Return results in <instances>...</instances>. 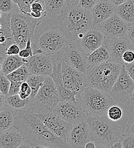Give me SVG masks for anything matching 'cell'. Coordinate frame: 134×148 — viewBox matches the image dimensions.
Segmentation results:
<instances>
[{
  "label": "cell",
  "instance_id": "obj_47",
  "mask_svg": "<svg viewBox=\"0 0 134 148\" xmlns=\"http://www.w3.org/2000/svg\"><path fill=\"white\" fill-rule=\"evenodd\" d=\"M110 1H111V2H113L114 4H115L116 6H118L120 5L124 2H126V1H129V0H109Z\"/></svg>",
  "mask_w": 134,
  "mask_h": 148
},
{
  "label": "cell",
  "instance_id": "obj_16",
  "mask_svg": "<svg viewBox=\"0 0 134 148\" xmlns=\"http://www.w3.org/2000/svg\"><path fill=\"white\" fill-rule=\"evenodd\" d=\"M104 39L103 33L99 29L93 27L82 38L73 42L84 53L89 56L103 44Z\"/></svg>",
  "mask_w": 134,
  "mask_h": 148
},
{
  "label": "cell",
  "instance_id": "obj_7",
  "mask_svg": "<svg viewBox=\"0 0 134 148\" xmlns=\"http://www.w3.org/2000/svg\"><path fill=\"white\" fill-rule=\"evenodd\" d=\"M58 27H46L32 42L34 54L43 53L53 56L60 53L69 43Z\"/></svg>",
  "mask_w": 134,
  "mask_h": 148
},
{
  "label": "cell",
  "instance_id": "obj_8",
  "mask_svg": "<svg viewBox=\"0 0 134 148\" xmlns=\"http://www.w3.org/2000/svg\"><path fill=\"white\" fill-rule=\"evenodd\" d=\"M61 101L57 87L51 76H47L43 86L32 100L35 112H53Z\"/></svg>",
  "mask_w": 134,
  "mask_h": 148
},
{
  "label": "cell",
  "instance_id": "obj_44",
  "mask_svg": "<svg viewBox=\"0 0 134 148\" xmlns=\"http://www.w3.org/2000/svg\"><path fill=\"white\" fill-rule=\"evenodd\" d=\"M126 36L134 45V23H130Z\"/></svg>",
  "mask_w": 134,
  "mask_h": 148
},
{
  "label": "cell",
  "instance_id": "obj_46",
  "mask_svg": "<svg viewBox=\"0 0 134 148\" xmlns=\"http://www.w3.org/2000/svg\"><path fill=\"white\" fill-rule=\"evenodd\" d=\"M96 148V143L93 141H89L85 145V148Z\"/></svg>",
  "mask_w": 134,
  "mask_h": 148
},
{
  "label": "cell",
  "instance_id": "obj_38",
  "mask_svg": "<svg viewBox=\"0 0 134 148\" xmlns=\"http://www.w3.org/2000/svg\"><path fill=\"white\" fill-rule=\"evenodd\" d=\"M100 0H80L79 5L82 8L90 10Z\"/></svg>",
  "mask_w": 134,
  "mask_h": 148
},
{
  "label": "cell",
  "instance_id": "obj_29",
  "mask_svg": "<svg viewBox=\"0 0 134 148\" xmlns=\"http://www.w3.org/2000/svg\"><path fill=\"white\" fill-rule=\"evenodd\" d=\"M47 76L30 74L26 80L32 88V95L29 97L33 100L37 94L39 89L43 86Z\"/></svg>",
  "mask_w": 134,
  "mask_h": 148
},
{
  "label": "cell",
  "instance_id": "obj_3",
  "mask_svg": "<svg viewBox=\"0 0 134 148\" xmlns=\"http://www.w3.org/2000/svg\"><path fill=\"white\" fill-rule=\"evenodd\" d=\"M91 138L96 148H111L122 137L121 128L110 120L107 113L99 116H87Z\"/></svg>",
  "mask_w": 134,
  "mask_h": 148
},
{
  "label": "cell",
  "instance_id": "obj_35",
  "mask_svg": "<svg viewBox=\"0 0 134 148\" xmlns=\"http://www.w3.org/2000/svg\"><path fill=\"white\" fill-rule=\"evenodd\" d=\"M32 42L33 40L31 39L28 40L27 42V45L25 49L20 50L19 55L21 58L28 59L32 56L34 55L33 49L32 46Z\"/></svg>",
  "mask_w": 134,
  "mask_h": 148
},
{
  "label": "cell",
  "instance_id": "obj_34",
  "mask_svg": "<svg viewBox=\"0 0 134 148\" xmlns=\"http://www.w3.org/2000/svg\"><path fill=\"white\" fill-rule=\"evenodd\" d=\"M11 84V81L6 75L1 73L0 75V91L2 94L8 96Z\"/></svg>",
  "mask_w": 134,
  "mask_h": 148
},
{
  "label": "cell",
  "instance_id": "obj_12",
  "mask_svg": "<svg viewBox=\"0 0 134 148\" xmlns=\"http://www.w3.org/2000/svg\"><path fill=\"white\" fill-rule=\"evenodd\" d=\"M53 112L73 125L86 120L87 117L79 101H60Z\"/></svg>",
  "mask_w": 134,
  "mask_h": 148
},
{
  "label": "cell",
  "instance_id": "obj_26",
  "mask_svg": "<svg viewBox=\"0 0 134 148\" xmlns=\"http://www.w3.org/2000/svg\"><path fill=\"white\" fill-rule=\"evenodd\" d=\"M5 105H7L9 108L19 112L32 107V100L30 98L22 99L19 94L13 96H7Z\"/></svg>",
  "mask_w": 134,
  "mask_h": 148
},
{
  "label": "cell",
  "instance_id": "obj_50",
  "mask_svg": "<svg viewBox=\"0 0 134 148\" xmlns=\"http://www.w3.org/2000/svg\"><path fill=\"white\" fill-rule=\"evenodd\" d=\"M133 1H134V0H133Z\"/></svg>",
  "mask_w": 134,
  "mask_h": 148
},
{
  "label": "cell",
  "instance_id": "obj_4",
  "mask_svg": "<svg viewBox=\"0 0 134 148\" xmlns=\"http://www.w3.org/2000/svg\"><path fill=\"white\" fill-rule=\"evenodd\" d=\"M123 67L111 60L89 66L86 74L88 86L109 93Z\"/></svg>",
  "mask_w": 134,
  "mask_h": 148
},
{
  "label": "cell",
  "instance_id": "obj_37",
  "mask_svg": "<svg viewBox=\"0 0 134 148\" xmlns=\"http://www.w3.org/2000/svg\"><path fill=\"white\" fill-rule=\"evenodd\" d=\"M19 95L22 99H26L30 97L32 95V88L26 81L22 83Z\"/></svg>",
  "mask_w": 134,
  "mask_h": 148
},
{
  "label": "cell",
  "instance_id": "obj_6",
  "mask_svg": "<svg viewBox=\"0 0 134 148\" xmlns=\"http://www.w3.org/2000/svg\"><path fill=\"white\" fill-rule=\"evenodd\" d=\"M43 19L34 18L25 14L18 6L12 13V30L15 42L21 50L25 48L28 40H33L36 28Z\"/></svg>",
  "mask_w": 134,
  "mask_h": 148
},
{
  "label": "cell",
  "instance_id": "obj_42",
  "mask_svg": "<svg viewBox=\"0 0 134 148\" xmlns=\"http://www.w3.org/2000/svg\"><path fill=\"white\" fill-rule=\"evenodd\" d=\"M126 133L134 136V115L130 117L128 121Z\"/></svg>",
  "mask_w": 134,
  "mask_h": 148
},
{
  "label": "cell",
  "instance_id": "obj_22",
  "mask_svg": "<svg viewBox=\"0 0 134 148\" xmlns=\"http://www.w3.org/2000/svg\"><path fill=\"white\" fill-rule=\"evenodd\" d=\"M25 144L21 133L14 127L1 132L0 148H21Z\"/></svg>",
  "mask_w": 134,
  "mask_h": 148
},
{
  "label": "cell",
  "instance_id": "obj_40",
  "mask_svg": "<svg viewBox=\"0 0 134 148\" xmlns=\"http://www.w3.org/2000/svg\"><path fill=\"white\" fill-rule=\"evenodd\" d=\"M21 49L19 46L16 43H13L10 45L6 51V56H16L19 55Z\"/></svg>",
  "mask_w": 134,
  "mask_h": 148
},
{
  "label": "cell",
  "instance_id": "obj_15",
  "mask_svg": "<svg viewBox=\"0 0 134 148\" xmlns=\"http://www.w3.org/2000/svg\"><path fill=\"white\" fill-rule=\"evenodd\" d=\"M54 64V60L53 56L41 53L31 56L25 64L31 74L51 76Z\"/></svg>",
  "mask_w": 134,
  "mask_h": 148
},
{
  "label": "cell",
  "instance_id": "obj_33",
  "mask_svg": "<svg viewBox=\"0 0 134 148\" xmlns=\"http://www.w3.org/2000/svg\"><path fill=\"white\" fill-rule=\"evenodd\" d=\"M17 6L13 0H0L1 12L5 13H12Z\"/></svg>",
  "mask_w": 134,
  "mask_h": 148
},
{
  "label": "cell",
  "instance_id": "obj_28",
  "mask_svg": "<svg viewBox=\"0 0 134 148\" xmlns=\"http://www.w3.org/2000/svg\"><path fill=\"white\" fill-rule=\"evenodd\" d=\"M47 17L54 18L59 16L67 6L66 0H43Z\"/></svg>",
  "mask_w": 134,
  "mask_h": 148
},
{
  "label": "cell",
  "instance_id": "obj_39",
  "mask_svg": "<svg viewBox=\"0 0 134 148\" xmlns=\"http://www.w3.org/2000/svg\"><path fill=\"white\" fill-rule=\"evenodd\" d=\"M22 83V82L17 81H11V84L8 96H13L19 94Z\"/></svg>",
  "mask_w": 134,
  "mask_h": 148
},
{
  "label": "cell",
  "instance_id": "obj_24",
  "mask_svg": "<svg viewBox=\"0 0 134 148\" xmlns=\"http://www.w3.org/2000/svg\"><path fill=\"white\" fill-rule=\"evenodd\" d=\"M115 13L129 23H134V1L129 0L117 6Z\"/></svg>",
  "mask_w": 134,
  "mask_h": 148
},
{
  "label": "cell",
  "instance_id": "obj_9",
  "mask_svg": "<svg viewBox=\"0 0 134 148\" xmlns=\"http://www.w3.org/2000/svg\"><path fill=\"white\" fill-rule=\"evenodd\" d=\"M53 56L61 62H65L78 71L86 74L89 67L88 56L74 42L69 41L68 45L60 53Z\"/></svg>",
  "mask_w": 134,
  "mask_h": 148
},
{
  "label": "cell",
  "instance_id": "obj_10",
  "mask_svg": "<svg viewBox=\"0 0 134 148\" xmlns=\"http://www.w3.org/2000/svg\"><path fill=\"white\" fill-rule=\"evenodd\" d=\"M62 74L65 87L74 93L79 101L80 95L88 87L86 74L78 71L63 61L62 62Z\"/></svg>",
  "mask_w": 134,
  "mask_h": 148
},
{
  "label": "cell",
  "instance_id": "obj_31",
  "mask_svg": "<svg viewBox=\"0 0 134 148\" xmlns=\"http://www.w3.org/2000/svg\"><path fill=\"white\" fill-rule=\"evenodd\" d=\"M14 2L18 5L19 9L25 14L30 16L31 5L32 3L39 2L44 4L43 0H13Z\"/></svg>",
  "mask_w": 134,
  "mask_h": 148
},
{
  "label": "cell",
  "instance_id": "obj_17",
  "mask_svg": "<svg viewBox=\"0 0 134 148\" xmlns=\"http://www.w3.org/2000/svg\"><path fill=\"white\" fill-rule=\"evenodd\" d=\"M108 48L111 56V60L123 66L125 63L123 60L124 53L129 50H134V45L126 36L110 39L105 38L103 42Z\"/></svg>",
  "mask_w": 134,
  "mask_h": 148
},
{
  "label": "cell",
  "instance_id": "obj_25",
  "mask_svg": "<svg viewBox=\"0 0 134 148\" xmlns=\"http://www.w3.org/2000/svg\"><path fill=\"white\" fill-rule=\"evenodd\" d=\"M109 60H111L110 54L107 47L104 44H103L88 56L89 67Z\"/></svg>",
  "mask_w": 134,
  "mask_h": 148
},
{
  "label": "cell",
  "instance_id": "obj_23",
  "mask_svg": "<svg viewBox=\"0 0 134 148\" xmlns=\"http://www.w3.org/2000/svg\"><path fill=\"white\" fill-rule=\"evenodd\" d=\"M28 60L19 55L7 56L1 61V73L6 76L26 64Z\"/></svg>",
  "mask_w": 134,
  "mask_h": 148
},
{
  "label": "cell",
  "instance_id": "obj_19",
  "mask_svg": "<svg viewBox=\"0 0 134 148\" xmlns=\"http://www.w3.org/2000/svg\"><path fill=\"white\" fill-rule=\"evenodd\" d=\"M12 13H5L1 12L0 19V53L1 61L6 56L8 48L13 43H16L11 27Z\"/></svg>",
  "mask_w": 134,
  "mask_h": 148
},
{
  "label": "cell",
  "instance_id": "obj_48",
  "mask_svg": "<svg viewBox=\"0 0 134 148\" xmlns=\"http://www.w3.org/2000/svg\"><path fill=\"white\" fill-rule=\"evenodd\" d=\"M111 148H122V145L120 141V140L116 143H115L114 144H113L111 147Z\"/></svg>",
  "mask_w": 134,
  "mask_h": 148
},
{
  "label": "cell",
  "instance_id": "obj_41",
  "mask_svg": "<svg viewBox=\"0 0 134 148\" xmlns=\"http://www.w3.org/2000/svg\"><path fill=\"white\" fill-rule=\"evenodd\" d=\"M123 60L125 63L134 62V50H129L126 51L123 56Z\"/></svg>",
  "mask_w": 134,
  "mask_h": 148
},
{
  "label": "cell",
  "instance_id": "obj_21",
  "mask_svg": "<svg viewBox=\"0 0 134 148\" xmlns=\"http://www.w3.org/2000/svg\"><path fill=\"white\" fill-rule=\"evenodd\" d=\"M53 57L54 60V64L51 76L56 84L61 101L70 100L78 101L76 95L67 89L65 86L62 74V62L57 58Z\"/></svg>",
  "mask_w": 134,
  "mask_h": 148
},
{
  "label": "cell",
  "instance_id": "obj_27",
  "mask_svg": "<svg viewBox=\"0 0 134 148\" xmlns=\"http://www.w3.org/2000/svg\"><path fill=\"white\" fill-rule=\"evenodd\" d=\"M17 111L9 107L1 110L0 112V132H2L14 127Z\"/></svg>",
  "mask_w": 134,
  "mask_h": 148
},
{
  "label": "cell",
  "instance_id": "obj_32",
  "mask_svg": "<svg viewBox=\"0 0 134 148\" xmlns=\"http://www.w3.org/2000/svg\"><path fill=\"white\" fill-rule=\"evenodd\" d=\"M107 115L110 120L116 122L122 119L123 116V110L119 106L116 104L113 105L109 108Z\"/></svg>",
  "mask_w": 134,
  "mask_h": 148
},
{
  "label": "cell",
  "instance_id": "obj_13",
  "mask_svg": "<svg viewBox=\"0 0 134 148\" xmlns=\"http://www.w3.org/2000/svg\"><path fill=\"white\" fill-rule=\"evenodd\" d=\"M35 113L52 132L63 140H67L73 124L62 119L53 112H35Z\"/></svg>",
  "mask_w": 134,
  "mask_h": 148
},
{
  "label": "cell",
  "instance_id": "obj_45",
  "mask_svg": "<svg viewBox=\"0 0 134 148\" xmlns=\"http://www.w3.org/2000/svg\"><path fill=\"white\" fill-rule=\"evenodd\" d=\"M66 5L67 6H73L77 5L79 3L80 0H66Z\"/></svg>",
  "mask_w": 134,
  "mask_h": 148
},
{
  "label": "cell",
  "instance_id": "obj_1",
  "mask_svg": "<svg viewBox=\"0 0 134 148\" xmlns=\"http://www.w3.org/2000/svg\"><path fill=\"white\" fill-rule=\"evenodd\" d=\"M14 127L19 130L25 143L31 148H69L66 140L49 130L32 107L17 112Z\"/></svg>",
  "mask_w": 134,
  "mask_h": 148
},
{
  "label": "cell",
  "instance_id": "obj_49",
  "mask_svg": "<svg viewBox=\"0 0 134 148\" xmlns=\"http://www.w3.org/2000/svg\"><path fill=\"white\" fill-rule=\"evenodd\" d=\"M130 100H131V104H132L133 106H134V92L133 93V95H132V96H131V99H130Z\"/></svg>",
  "mask_w": 134,
  "mask_h": 148
},
{
  "label": "cell",
  "instance_id": "obj_14",
  "mask_svg": "<svg viewBox=\"0 0 134 148\" xmlns=\"http://www.w3.org/2000/svg\"><path fill=\"white\" fill-rule=\"evenodd\" d=\"M130 25L115 13L97 29L103 33L106 38L113 39L126 36Z\"/></svg>",
  "mask_w": 134,
  "mask_h": 148
},
{
  "label": "cell",
  "instance_id": "obj_36",
  "mask_svg": "<svg viewBox=\"0 0 134 148\" xmlns=\"http://www.w3.org/2000/svg\"><path fill=\"white\" fill-rule=\"evenodd\" d=\"M120 141L122 145V148H134V136L126 133L122 136Z\"/></svg>",
  "mask_w": 134,
  "mask_h": 148
},
{
  "label": "cell",
  "instance_id": "obj_5",
  "mask_svg": "<svg viewBox=\"0 0 134 148\" xmlns=\"http://www.w3.org/2000/svg\"><path fill=\"white\" fill-rule=\"evenodd\" d=\"M79 101L87 116H99L107 113L109 108L116 102L109 93L87 87Z\"/></svg>",
  "mask_w": 134,
  "mask_h": 148
},
{
  "label": "cell",
  "instance_id": "obj_2",
  "mask_svg": "<svg viewBox=\"0 0 134 148\" xmlns=\"http://www.w3.org/2000/svg\"><path fill=\"white\" fill-rule=\"evenodd\" d=\"M58 27L69 41H76L93 27L90 10L78 5L67 6L58 16Z\"/></svg>",
  "mask_w": 134,
  "mask_h": 148
},
{
  "label": "cell",
  "instance_id": "obj_18",
  "mask_svg": "<svg viewBox=\"0 0 134 148\" xmlns=\"http://www.w3.org/2000/svg\"><path fill=\"white\" fill-rule=\"evenodd\" d=\"M91 138L90 126L86 120L73 125L66 141L69 148H85Z\"/></svg>",
  "mask_w": 134,
  "mask_h": 148
},
{
  "label": "cell",
  "instance_id": "obj_20",
  "mask_svg": "<svg viewBox=\"0 0 134 148\" xmlns=\"http://www.w3.org/2000/svg\"><path fill=\"white\" fill-rule=\"evenodd\" d=\"M117 6L109 0H100L91 10L93 27L98 28L102 23L114 14Z\"/></svg>",
  "mask_w": 134,
  "mask_h": 148
},
{
  "label": "cell",
  "instance_id": "obj_43",
  "mask_svg": "<svg viewBox=\"0 0 134 148\" xmlns=\"http://www.w3.org/2000/svg\"><path fill=\"white\" fill-rule=\"evenodd\" d=\"M124 66L128 74L134 82V62L131 63H125Z\"/></svg>",
  "mask_w": 134,
  "mask_h": 148
},
{
  "label": "cell",
  "instance_id": "obj_30",
  "mask_svg": "<svg viewBox=\"0 0 134 148\" xmlns=\"http://www.w3.org/2000/svg\"><path fill=\"white\" fill-rule=\"evenodd\" d=\"M30 74L27 66L24 64L17 70L6 75V76L10 81L23 82L26 81Z\"/></svg>",
  "mask_w": 134,
  "mask_h": 148
},
{
  "label": "cell",
  "instance_id": "obj_11",
  "mask_svg": "<svg viewBox=\"0 0 134 148\" xmlns=\"http://www.w3.org/2000/svg\"><path fill=\"white\" fill-rule=\"evenodd\" d=\"M134 90V82L123 66L109 94L116 102L124 103L131 99Z\"/></svg>",
  "mask_w": 134,
  "mask_h": 148
}]
</instances>
